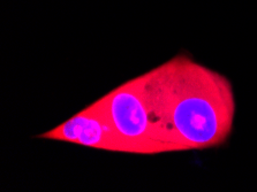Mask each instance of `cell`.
Masks as SVG:
<instances>
[{"mask_svg": "<svg viewBox=\"0 0 257 192\" xmlns=\"http://www.w3.org/2000/svg\"><path fill=\"white\" fill-rule=\"evenodd\" d=\"M100 99L128 153H165L148 112L142 76L126 82Z\"/></svg>", "mask_w": 257, "mask_h": 192, "instance_id": "2", "label": "cell"}, {"mask_svg": "<svg viewBox=\"0 0 257 192\" xmlns=\"http://www.w3.org/2000/svg\"><path fill=\"white\" fill-rule=\"evenodd\" d=\"M142 78L148 112L165 153L227 143L236 101L226 76L179 54Z\"/></svg>", "mask_w": 257, "mask_h": 192, "instance_id": "1", "label": "cell"}, {"mask_svg": "<svg viewBox=\"0 0 257 192\" xmlns=\"http://www.w3.org/2000/svg\"><path fill=\"white\" fill-rule=\"evenodd\" d=\"M40 137L100 150L128 153L126 144L112 123L102 99L95 101L72 119Z\"/></svg>", "mask_w": 257, "mask_h": 192, "instance_id": "3", "label": "cell"}]
</instances>
